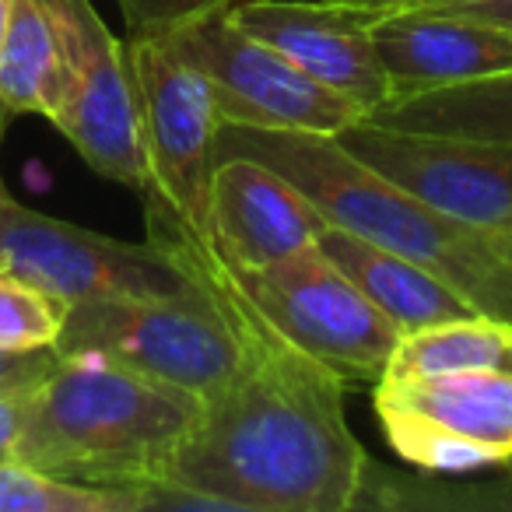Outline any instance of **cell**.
Here are the masks:
<instances>
[{
  "instance_id": "603a6c76",
  "label": "cell",
  "mask_w": 512,
  "mask_h": 512,
  "mask_svg": "<svg viewBox=\"0 0 512 512\" xmlns=\"http://www.w3.org/2000/svg\"><path fill=\"white\" fill-rule=\"evenodd\" d=\"M344 4H355V8L369 11L372 18L393 15V11H453L470 0H344Z\"/></svg>"
},
{
  "instance_id": "3957f363",
  "label": "cell",
  "mask_w": 512,
  "mask_h": 512,
  "mask_svg": "<svg viewBox=\"0 0 512 512\" xmlns=\"http://www.w3.org/2000/svg\"><path fill=\"white\" fill-rule=\"evenodd\" d=\"M204 400L102 358H64L25 397L15 460L95 488L165 484Z\"/></svg>"
},
{
  "instance_id": "484cf974",
  "label": "cell",
  "mask_w": 512,
  "mask_h": 512,
  "mask_svg": "<svg viewBox=\"0 0 512 512\" xmlns=\"http://www.w3.org/2000/svg\"><path fill=\"white\" fill-rule=\"evenodd\" d=\"M11 8H15V0H0V43H4V32H8Z\"/></svg>"
},
{
  "instance_id": "7c38bea8",
  "label": "cell",
  "mask_w": 512,
  "mask_h": 512,
  "mask_svg": "<svg viewBox=\"0 0 512 512\" xmlns=\"http://www.w3.org/2000/svg\"><path fill=\"white\" fill-rule=\"evenodd\" d=\"M323 214L271 165L225 155L211 176V239L232 271H253L320 242Z\"/></svg>"
},
{
  "instance_id": "4fadbf2b",
  "label": "cell",
  "mask_w": 512,
  "mask_h": 512,
  "mask_svg": "<svg viewBox=\"0 0 512 512\" xmlns=\"http://www.w3.org/2000/svg\"><path fill=\"white\" fill-rule=\"evenodd\" d=\"M390 102L512 71V32L449 11H393L372 22Z\"/></svg>"
},
{
  "instance_id": "4316f807",
  "label": "cell",
  "mask_w": 512,
  "mask_h": 512,
  "mask_svg": "<svg viewBox=\"0 0 512 512\" xmlns=\"http://www.w3.org/2000/svg\"><path fill=\"white\" fill-rule=\"evenodd\" d=\"M8 120H11V109L0 102V137H4V130H8Z\"/></svg>"
},
{
  "instance_id": "44dd1931",
  "label": "cell",
  "mask_w": 512,
  "mask_h": 512,
  "mask_svg": "<svg viewBox=\"0 0 512 512\" xmlns=\"http://www.w3.org/2000/svg\"><path fill=\"white\" fill-rule=\"evenodd\" d=\"M60 362L57 348L43 351H4L0 348V390H32Z\"/></svg>"
},
{
  "instance_id": "9a60e30c",
  "label": "cell",
  "mask_w": 512,
  "mask_h": 512,
  "mask_svg": "<svg viewBox=\"0 0 512 512\" xmlns=\"http://www.w3.org/2000/svg\"><path fill=\"white\" fill-rule=\"evenodd\" d=\"M481 369L512 372V323L474 313L400 334L383 379H435Z\"/></svg>"
},
{
  "instance_id": "7402d4cb",
  "label": "cell",
  "mask_w": 512,
  "mask_h": 512,
  "mask_svg": "<svg viewBox=\"0 0 512 512\" xmlns=\"http://www.w3.org/2000/svg\"><path fill=\"white\" fill-rule=\"evenodd\" d=\"M25 397L29 390H0V463L15 460L18 435L25 425Z\"/></svg>"
},
{
  "instance_id": "6da1fadb",
  "label": "cell",
  "mask_w": 512,
  "mask_h": 512,
  "mask_svg": "<svg viewBox=\"0 0 512 512\" xmlns=\"http://www.w3.org/2000/svg\"><path fill=\"white\" fill-rule=\"evenodd\" d=\"M239 313L242 362L204 400L165 488L186 491L204 509L235 512L362 505L372 467L344 414L348 383L288 344L242 292Z\"/></svg>"
},
{
  "instance_id": "5bb4252c",
  "label": "cell",
  "mask_w": 512,
  "mask_h": 512,
  "mask_svg": "<svg viewBox=\"0 0 512 512\" xmlns=\"http://www.w3.org/2000/svg\"><path fill=\"white\" fill-rule=\"evenodd\" d=\"M316 246L355 281V288L400 330L432 327V323L460 320V316H474L477 309L463 299L460 292L446 285L439 274L428 267L414 264L407 256L390 253L383 246L358 239V235L344 232V228L327 225ZM484 316V313H481Z\"/></svg>"
},
{
  "instance_id": "52a82bcc",
  "label": "cell",
  "mask_w": 512,
  "mask_h": 512,
  "mask_svg": "<svg viewBox=\"0 0 512 512\" xmlns=\"http://www.w3.org/2000/svg\"><path fill=\"white\" fill-rule=\"evenodd\" d=\"M60 36V102L53 127L74 144L88 169L123 183L127 190H148L141 120H137L134 78L127 64V43L109 32L92 0H43Z\"/></svg>"
},
{
  "instance_id": "d6986e66",
  "label": "cell",
  "mask_w": 512,
  "mask_h": 512,
  "mask_svg": "<svg viewBox=\"0 0 512 512\" xmlns=\"http://www.w3.org/2000/svg\"><path fill=\"white\" fill-rule=\"evenodd\" d=\"M67 320V302L15 274H0V348L43 351L57 348Z\"/></svg>"
},
{
  "instance_id": "83f0119b",
  "label": "cell",
  "mask_w": 512,
  "mask_h": 512,
  "mask_svg": "<svg viewBox=\"0 0 512 512\" xmlns=\"http://www.w3.org/2000/svg\"><path fill=\"white\" fill-rule=\"evenodd\" d=\"M11 200V193H8V186H4V179H0V211H4V204Z\"/></svg>"
},
{
  "instance_id": "277c9868",
  "label": "cell",
  "mask_w": 512,
  "mask_h": 512,
  "mask_svg": "<svg viewBox=\"0 0 512 512\" xmlns=\"http://www.w3.org/2000/svg\"><path fill=\"white\" fill-rule=\"evenodd\" d=\"M232 281L288 344L327 365L348 386H376L383 379L400 330L320 246L253 271H232Z\"/></svg>"
},
{
  "instance_id": "5b68a950",
  "label": "cell",
  "mask_w": 512,
  "mask_h": 512,
  "mask_svg": "<svg viewBox=\"0 0 512 512\" xmlns=\"http://www.w3.org/2000/svg\"><path fill=\"white\" fill-rule=\"evenodd\" d=\"M123 43L148 162V190L141 197L158 200L193 239L214 246L211 176L221 113L211 88L162 36Z\"/></svg>"
},
{
  "instance_id": "7a4b0ae2",
  "label": "cell",
  "mask_w": 512,
  "mask_h": 512,
  "mask_svg": "<svg viewBox=\"0 0 512 512\" xmlns=\"http://www.w3.org/2000/svg\"><path fill=\"white\" fill-rule=\"evenodd\" d=\"M225 155L271 165L306 193L327 225L428 267L477 313L512 323V264L495 249L491 235L446 218L393 179L379 176L334 134L221 123L214 162Z\"/></svg>"
},
{
  "instance_id": "8fae6325",
  "label": "cell",
  "mask_w": 512,
  "mask_h": 512,
  "mask_svg": "<svg viewBox=\"0 0 512 512\" xmlns=\"http://www.w3.org/2000/svg\"><path fill=\"white\" fill-rule=\"evenodd\" d=\"M228 15L365 116L390 102V78L372 39L376 18L369 11L344 0H232Z\"/></svg>"
},
{
  "instance_id": "8992f818",
  "label": "cell",
  "mask_w": 512,
  "mask_h": 512,
  "mask_svg": "<svg viewBox=\"0 0 512 512\" xmlns=\"http://www.w3.org/2000/svg\"><path fill=\"white\" fill-rule=\"evenodd\" d=\"M162 39L207 81L221 123L337 137L365 116L355 102L302 74L274 46L239 29L228 8L207 11Z\"/></svg>"
},
{
  "instance_id": "ba28073f",
  "label": "cell",
  "mask_w": 512,
  "mask_h": 512,
  "mask_svg": "<svg viewBox=\"0 0 512 512\" xmlns=\"http://www.w3.org/2000/svg\"><path fill=\"white\" fill-rule=\"evenodd\" d=\"M372 411L393 453L421 470L463 474L512 463V372L379 379Z\"/></svg>"
},
{
  "instance_id": "ffe728a7",
  "label": "cell",
  "mask_w": 512,
  "mask_h": 512,
  "mask_svg": "<svg viewBox=\"0 0 512 512\" xmlns=\"http://www.w3.org/2000/svg\"><path fill=\"white\" fill-rule=\"evenodd\" d=\"M232 0H116L127 22V39L137 36H165L207 11L228 8Z\"/></svg>"
},
{
  "instance_id": "30bf717a",
  "label": "cell",
  "mask_w": 512,
  "mask_h": 512,
  "mask_svg": "<svg viewBox=\"0 0 512 512\" xmlns=\"http://www.w3.org/2000/svg\"><path fill=\"white\" fill-rule=\"evenodd\" d=\"M337 141L446 218L484 235L512 232V144L355 120Z\"/></svg>"
},
{
  "instance_id": "ac0fdd59",
  "label": "cell",
  "mask_w": 512,
  "mask_h": 512,
  "mask_svg": "<svg viewBox=\"0 0 512 512\" xmlns=\"http://www.w3.org/2000/svg\"><path fill=\"white\" fill-rule=\"evenodd\" d=\"M0 512H148V502L137 491L64 481L22 460H4Z\"/></svg>"
},
{
  "instance_id": "cb8c5ba5",
  "label": "cell",
  "mask_w": 512,
  "mask_h": 512,
  "mask_svg": "<svg viewBox=\"0 0 512 512\" xmlns=\"http://www.w3.org/2000/svg\"><path fill=\"white\" fill-rule=\"evenodd\" d=\"M449 15H463V18H474V22H488L512 32V0H470V4L453 8Z\"/></svg>"
},
{
  "instance_id": "e0dca14e",
  "label": "cell",
  "mask_w": 512,
  "mask_h": 512,
  "mask_svg": "<svg viewBox=\"0 0 512 512\" xmlns=\"http://www.w3.org/2000/svg\"><path fill=\"white\" fill-rule=\"evenodd\" d=\"M369 120L400 130L460 134L512 144V71L467 81V85L435 88V92L414 95V99L386 102L383 109L369 113Z\"/></svg>"
},
{
  "instance_id": "2e32d148",
  "label": "cell",
  "mask_w": 512,
  "mask_h": 512,
  "mask_svg": "<svg viewBox=\"0 0 512 512\" xmlns=\"http://www.w3.org/2000/svg\"><path fill=\"white\" fill-rule=\"evenodd\" d=\"M64 81L60 36L43 0H15L11 22L0 43V102L11 116H46L53 120Z\"/></svg>"
},
{
  "instance_id": "9c48e42d",
  "label": "cell",
  "mask_w": 512,
  "mask_h": 512,
  "mask_svg": "<svg viewBox=\"0 0 512 512\" xmlns=\"http://www.w3.org/2000/svg\"><path fill=\"white\" fill-rule=\"evenodd\" d=\"M0 274H15L29 285L64 299H155L179 295L190 278L151 239L123 242L71 221L50 218L15 197L0 211Z\"/></svg>"
},
{
  "instance_id": "d4e9b609",
  "label": "cell",
  "mask_w": 512,
  "mask_h": 512,
  "mask_svg": "<svg viewBox=\"0 0 512 512\" xmlns=\"http://www.w3.org/2000/svg\"><path fill=\"white\" fill-rule=\"evenodd\" d=\"M491 242H495V249H498V253H502L505 260H509V264H512V232L491 235Z\"/></svg>"
}]
</instances>
